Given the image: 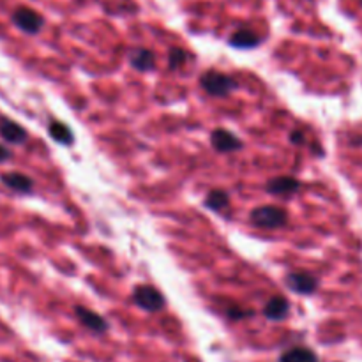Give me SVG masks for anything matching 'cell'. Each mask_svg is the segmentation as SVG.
I'll return each instance as SVG.
<instances>
[{"instance_id":"6da1fadb","label":"cell","mask_w":362,"mask_h":362,"mask_svg":"<svg viewBox=\"0 0 362 362\" xmlns=\"http://www.w3.org/2000/svg\"><path fill=\"white\" fill-rule=\"evenodd\" d=\"M250 219L258 228L276 230L288 223V212L283 207H278V205H260V207L253 209Z\"/></svg>"},{"instance_id":"9a60e30c","label":"cell","mask_w":362,"mask_h":362,"mask_svg":"<svg viewBox=\"0 0 362 362\" xmlns=\"http://www.w3.org/2000/svg\"><path fill=\"white\" fill-rule=\"evenodd\" d=\"M48 133L49 136H52V140L60 145H71L74 141L73 131H71L66 124L60 122V120H52V122H49Z\"/></svg>"},{"instance_id":"4fadbf2b","label":"cell","mask_w":362,"mask_h":362,"mask_svg":"<svg viewBox=\"0 0 362 362\" xmlns=\"http://www.w3.org/2000/svg\"><path fill=\"white\" fill-rule=\"evenodd\" d=\"M129 64L138 71H151L156 66V57L151 49L136 48L129 53Z\"/></svg>"},{"instance_id":"ac0fdd59","label":"cell","mask_w":362,"mask_h":362,"mask_svg":"<svg viewBox=\"0 0 362 362\" xmlns=\"http://www.w3.org/2000/svg\"><path fill=\"white\" fill-rule=\"evenodd\" d=\"M290 141H292L293 145H304L306 144V134L300 129H293L292 133H290Z\"/></svg>"},{"instance_id":"8fae6325","label":"cell","mask_w":362,"mask_h":362,"mask_svg":"<svg viewBox=\"0 0 362 362\" xmlns=\"http://www.w3.org/2000/svg\"><path fill=\"white\" fill-rule=\"evenodd\" d=\"M0 136H2V140H6L7 144L20 145L27 140V131H25L20 124L14 122V120L2 117V119H0Z\"/></svg>"},{"instance_id":"d6986e66","label":"cell","mask_w":362,"mask_h":362,"mask_svg":"<svg viewBox=\"0 0 362 362\" xmlns=\"http://www.w3.org/2000/svg\"><path fill=\"white\" fill-rule=\"evenodd\" d=\"M11 158H13V152H11L7 147H4V145H0V163L9 161Z\"/></svg>"},{"instance_id":"5bb4252c","label":"cell","mask_w":362,"mask_h":362,"mask_svg":"<svg viewBox=\"0 0 362 362\" xmlns=\"http://www.w3.org/2000/svg\"><path fill=\"white\" fill-rule=\"evenodd\" d=\"M279 362H320V359H318V356L311 349H306V346H293V349L286 350L279 357Z\"/></svg>"},{"instance_id":"8992f818","label":"cell","mask_w":362,"mask_h":362,"mask_svg":"<svg viewBox=\"0 0 362 362\" xmlns=\"http://www.w3.org/2000/svg\"><path fill=\"white\" fill-rule=\"evenodd\" d=\"M211 144L221 154H230V152H235L239 148H243V141L239 140L237 134H233L228 129H216L211 134Z\"/></svg>"},{"instance_id":"ba28073f","label":"cell","mask_w":362,"mask_h":362,"mask_svg":"<svg viewBox=\"0 0 362 362\" xmlns=\"http://www.w3.org/2000/svg\"><path fill=\"white\" fill-rule=\"evenodd\" d=\"M300 189V180L296 177H274L267 182L265 191L274 197H290V194L297 193Z\"/></svg>"},{"instance_id":"30bf717a","label":"cell","mask_w":362,"mask_h":362,"mask_svg":"<svg viewBox=\"0 0 362 362\" xmlns=\"http://www.w3.org/2000/svg\"><path fill=\"white\" fill-rule=\"evenodd\" d=\"M0 180H2L4 186H7L9 189L16 191V193H21V194H28L32 193V189H34V180H32L28 175H25V173H20V172L4 173V175L0 177Z\"/></svg>"},{"instance_id":"9c48e42d","label":"cell","mask_w":362,"mask_h":362,"mask_svg":"<svg viewBox=\"0 0 362 362\" xmlns=\"http://www.w3.org/2000/svg\"><path fill=\"white\" fill-rule=\"evenodd\" d=\"M264 315L265 318L272 322H281L285 320L286 317L290 315V303L286 297L283 296H274L272 299L267 300L264 308Z\"/></svg>"},{"instance_id":"7c38bea8","label":"cell","mask_w":362,"mask_h":362,"mask_svg":"<svg viewBox=\"0 0 362 362\" xmlns=\"http://www.w3.org/2000/svg\"><path fill=\"white\" fill-rule=\"evenodd\" d=\"M230 46L233 48H240V49H251V48H257L258 45L262 42V37L258 34H255L253 30L250 28H239L237 32H233L230 35Z\"/></svg>"},{"instance_id":"e0dca14e","label":"cell","mask_w":362,"mask_h":362,"mask_svg":"<svg viewBox=\"0 0 362 362\" xmlns=\"http://www.w3.org/2000/svg\"><path fill=\"white\" fill-rule=\"evenodd\" d=\"M191 60V55L182 48H172L170 49L168 64L170 69H179V67H184Z\"/></svg>"},{"instance_id":"277c9868","label":"cell","mask_w":362,"mask_h":362,"mask_svg":"<svg viewBox=\"0 0 362 362\" xmlns=\"http://www.w3.org/2000/svg\"><path fill=\"white\" fill-rule=\"evenodd\" d=\"M13 23L25 34L35 35L41 32L42 25H45V18L35 13L34 9H30V7H20L13 13Z\"/></svg>"},{"instance_id":"5b68a950","label":"cell","mask_w":362,"mask_h":362,"mask_svg":"<svg viewBox=\"0 0 362 362\" xmlns=\"http://www.w3.org/2000/svg\"><path fill=\"white\" fill-rule=\"evenodd\" d=\"M286 285L292 292L300 293V296H311L318 290V279L310 272L293 271L286 276Z\"/></svg>"},{"instance_id":"7a4b0ae2","label":"cell","mask_w":362,"mask_h":362,"mask_svg":"<svg viewBox=\"0 0 362 362\" xmlns=\"http://www.w3.org/2000/svg\"><path fill=\"white\" fill-rule=\"evenodd\" d=\"M200 85L209 95H214V98H226L237 88L235 80L232 76L216 69L205 71L200 76Z\"/></svg>"},{"instance_id":"2e32d148","label":"cell","mask_w":362,"mask_h":362,"mask_svg":"<svg viewBox=\"0 0 362 362\" xmlns=\"http://www.w3.org/2000/svg\"><path fill=\"white\" fill-rule=\"evenodd\" d=\"M230 204V194L226 193L225 189H212L209 191L207 197H205L204 200V205L207 209H211V211H223V209L228 207Z\"/></svg>"},{"instance_id":"3957f363","label":"cell","mask_w":362,"mask_h":362,"mask_svg":"<svg viewBox=\"0 0 362 362\" xmlns=\"http://www.w3.org/2000/svg\"><path fill=\"white\" fill-rule=\"evenodd\" d=\"M133 300L136 306H140L141 310L148 311V313H156V311H161L166 306V300L163 297V293L159 292L156 286L151 285H140L134 288Z\"/></svg>"},{"instance_id":"52a82bcc","label":"cell","mask_w":362,"mask_h":362,"mask_svg":"<svg viewBox=\"0 0 362 362\" xmlns=\"http://www.w3.org/2000/svg\"><path fill=\"white\" fill-rule=\"evenodd\" d=\"M74 313H76L80 324L83 325V327H87L88 331L95 332V334H105V332L108 331V322H106L101 315L95 313V311H90L88 308L83 306H76L74 308Z\"/></svg>"}]
</instances>
